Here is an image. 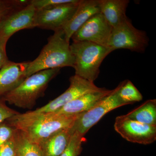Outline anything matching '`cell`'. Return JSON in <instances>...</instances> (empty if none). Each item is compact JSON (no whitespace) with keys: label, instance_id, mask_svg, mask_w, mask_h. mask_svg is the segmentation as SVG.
<instances>
[{"label":"cell","instance_id":"6da1fadb","mask_svg":"<svg viewBox=\"0 0 156 156\" xmlns=\"http://www.w3.org/2000/svg\"><path fill=\"white\" fill-rule=\"evenodd\" d=\"M78 115H66L55 112L38 113L33 111L19 113L5 122L21 131L32 142L38 145L54 133L71 128Z\"/></svg>","mask_w":156,"mask_h":156},{"label":"cell","instance_id":"7a4b0ae2","mask_svg":"<svg viewBox=\"0 0 156 156\" xmlns=\"http://www.w3.org/2000/svg\"><path fill=\"white\" fill-rule=\"evenodd\" d=\"M62 30L54 32L48 39V44L37 57L30 61L26 70V77L44 70L65 67L73 68L74 58Z\"/></svg>","mask_w":156,"mask_h":156},{"label":"cell","instance_id":"3957f363","mask_svg":"<svg viewBox=\"0 0 156 156\" xmlns=\"http://www.w3.org/2000/svg\"><path fill=\"white\" fill-rule=\"evenodd\" d=\"M61 69L44 70L35 73L4 95L6 102L22 108H32L37 100L44 95L48 84L60 72Z\"/></svg>","mask_w":156,"mask_h":156},{"label":"cell","instance_id":"277c9868","mask_svg":"<svg viewBox=\"0 0 156 156\" xmlns=\"http://www.w3.org/2000/svg\"><path fill=\"white\" fill-rule=\"evenodd\" d=\"M70 48L74 58L75 75L92 83L99 76L104 59L112 52L108 47L87 41L73 42Z\"/></svg>","mask_w":156,"mask_h":156},{"label":"cell","instance_id":"5b68a950","mask_svg":"<svg viewBox=\"0 0 156 156\" xmlns=\"http://www.w3.org/2000/svg\"><path fill=\"white\" fill-rule=\"evenodd\" d=\"M148 44L146 33L135 28L127 17L113 28L107 47L112 51L125 49L142 53Z\"/></svg>","mask_w":156,"mask_h":156},{"label":"cell","instance_id":"8992f818","mask_svg":"<svg viewBox=\"0 0 156 156\" xmlns=\"http://www.w3.org/2000/svg\"><path fill=\"white\" fill-rule=\"evenodd\" d=\"M119 86L113 89L111 93L105 97L89 110L78 114L77 118L72 127L73 132H77L85 136L90 128L96 124L105 115L115 109L126 105L118 97L117 91Z\"/></svg>","mask_w":156,"mask_h":156},{"label":"cell","instance_id":"52a82bcc","mask_svg":"<svg viewBox=\"0 0 156 156\" xmlns=\"http://www.w3.org/2000/svg\"><path fill=\"white\" fill-rule=\"evenodd\" d=\"M69 82V87L65 92L44 106L37 109L34 111L38 113L56 112L67 103L82 95L91 92L103 91L105 89V88L98 87L94 83L76 75L70 78Z\"/></svg>","mask_w":156,"mask_h":156},{"label":"cell","instance_id":"ba28073f","mask_svg":"<svg viewBox=\"0 0 156 156\" xmlns=\"http://www.w3.org/2000/svg\"><path fill=\"white\" fill-rule=\"evenodd\" d=\"M114 129L129 142L147 145L156 140V126H149L129 119L126 115L116 118Z\"/></svg>","mask_w":156,"mask_h":156},{"label":"cell","instance_id":"9c48e42d","mask_svg":"<svg viewBox=\"0 0 156 156\" xmlns=\"http://www.w3.org/2000/svg\"><path fill=\"white\" fill-rule=\"evenodd\" d=\"M80 0L75 2L60 5L49 9L36 10L35 27L54 31L61 29L71 18L77 9Z\"/></svg>","mask_w":156,"mask_h":156},{"label":"cell","instance_id":"30bf717a","mask_svg":"<svg viewBox=\"0 0 156 156\" xmlns=\"http://www.w3.org/2000/svg\"><path fill=\"white\" fill-rule=\"evenodd\" d=\"M112 27L101 13L95 14L72 37L73 42L87 41L107 47Z\"/></svg>","mask_w":156,"mask_h":156},{"label":"cell","instance_id":"8fae6325","mask_svg":"<svg viewBox=\"0 0 156 156\" xmlns=\"http://www.w3.org/2000/svg\"><path fill=\"white\" fill-rule=\"evenodd\" d=\"M36 10L30 3L7 15L0 23V39L8 41L18 31L35 27Z\"/></svg>","mask_w":156,"mask_h":156},{"label":"cell","instance_id":"7c38bea8","mask_svg":"<svg viewBox=\"0 0 156 156\" xmlns=\"http://www.w3.org/2000/svg\"><path fill=\"white\" fill-rule=\"evenodd\" d=\"M100 13L99 0H80L77 9L62 29L67 41L73 34L95 14Z\"/></svg>","mask_w":156,"mask_h":156},{"label":"cell","instance_id":"4fadbf2b","mask_svg":"<svg viewBox=\"0 0 156 156\" xmlns=\"http://www.w3.org/2000/svg\"><path fill=\"white\" fill-rule=\"evenodd\" d=\"M29 62L9 60L0 70V97H3L24 81Z\"/></svg>","mask_w":156,"mask_h":156},{"label":"cell","instance_id":"5bb4252c","mask_svg":"<svg viewBox=\"0 0 156 156\" xmlns=\"http://www.w3.org/2000/svg\"><path fill=\"white\" fill-rule=\"evenodd\" d=\"M113 90L105 89L99 92H91L82 95L65 105L55 112L66 115H74L89 110L106 97Z\"/></svg>","mask_w":156,"mask_h":156},{"label":"cell","instance_id":"9a60e30c","mask_svg":"<svg viewBox=\"0 0 156 156\" xmlns=\"http://www.w3.org/2000/svg\"><path fill=\"white\" fill-rule=\"evenodd\" d=\"M71 128L60 130L40 143L38 146L43 155H61L68 144L71 136L73 133Z\"/></svg>","mask_w":156,"mask_h":156},{"label":"cell","instance_id":"2e32d148","mask_svg":"<svg viewBox=\"0 0 156 156\" xmlns=\"http://www.w3.org/2000/svg\"><path fill=\"white\" fill-rule=\"evenodd\" d=\"M129 0H99L100 13L112 28L127 17L126 15Z\"/></svg>","mask_w":156,"mask_h":156},{"label":"cell","instance_id":"e0dca14e","mask_svg":"<svg viewBox=\"0 0 156 156\" xmlns=\"http://www.w3.org/2000/svg\"><path fill=\"white\" fill-rule=\"evenodd\" d=\"M129 119L139 122L156 126V100L146 101L138 107L126 115Z\"/></svg>","mask_w":156,"mask_h":156},{"label":"cell","instance_id":"ac0fdd59","mask_svg":"<svg viewBox=\"0 0 156 156\" xmlns=\"http://www.w3.org/2000/svg\"><path fill=\"white\" fill-rule=\"evenodd\" d=\"M13 137L17 156H44L38 145L30 141L21 131L15 129Z\"/></svg>","mask_w":156,"mask_h":156},{"label":"cell","instance_id":"d6986e66","mask_svg":"<svg viewBox=\"0 0 156 156\" xmlns=\"http://www.w3.org/2000/svg\"><path fill=\"white\" fill-rule=\"evenodd\" d=\"M119 86L117 91L118 97L126 105L142 100V94L131 81L126 80L121 82Z\"/></svg>","mask_w":156,"mask_h":156},{"label":"cell","instance_id":"ffe728a7","mask_svg":"<svg viewBox=\"0 0 156 156\" xmlns=\"http://www.w3.org/2000/svg\"><path fill=\"white\" fill-rule=\"evenodd\" d=\"M84 136L74 132L71 136L68 144L60 156H79L82 152Z\"/></svg>","mask_w":156,"mask_h":156},{"label":"cell","instance_id":"44dd1931","mask_svg":"<svg viewBox=\"0 0 156 156\" xmlns=\"http://www.w3.org/2000/svg\"><path fill=\"white\" fill-rule=\"evenodd\" d=\"M29 3L28 0H0V23L11 12L26 6Z\"/></svg>","mask_w":156,"mask_h":156},{"label":"cell","instance_id":"7402d4cb","mask_svg":"<svg viewBox=\"0 0 156 156\" xmlns=\"http://www.w3.org/2000/svg\"><path fill=\"white\" fill-rule=\"evenodd\" d=\"M77 0H30V3L36 10L49 9L60 5L75 2Z\"/></svg>","mask_w":156,"mask_h":156},{"label":"cell","instance_id":"603a6c76","mask_svg":"<svg viewBox=\"0 0 156 156\" xmlns=\"http://www.w3.org/2000/svg\"><path fill=\"white\" fill-rule=\"evenodd\" d=\"M19 113L18 112L8 106L3 97H0V124Z\"/></svg>","mask_w":156,"mask_h":156},{"label":"cell","instance_id":"cb8c5ba5","mask_svg":"<svg viewBox=\"0 0 156 156\" xmlns=\"http://www.w3.org/2000/svg\"><path fill=\"white\" fill-rule=\"evenodd\" d=\"M15 129L5 122L0 124V146L14 136Z\"/></svg>","mask_w":156,"mask_h":156},{"label":"cell","instance_id":"d4e9b609","mask_svg":"<svg viewBox=\"0 0 156 156\" xmlns=\"http://www.w3.org/2000/svg\"><path fill=\"white\" fill-rule=\"evenodd\" d=\"M0 156H17L13 136L0 146Z\"/></svg>","mask_w":156,"mask_h":156},{"label":"cell","instance_id":"484cf974","mask_svg":"<svg viewBox=\"0 0 156 156\" xmlns=\"http://www.w3.org/2000/svg\"><path fill=\"white\" fill-rule=\"evenodd\" d=\"M7 42L0 39V70L9 60L6 51Z\"/></svg>","mask_w":156,"mask_h":156}]
</instances>
